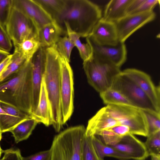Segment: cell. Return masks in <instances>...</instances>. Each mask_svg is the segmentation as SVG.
<instances>
[{
  "instance_id": "6da1fadb",
  "label": "cell",
  "mask_w": 160,
  "mask_h": 160,
  "mask_svg": "<svg viewBox=\"0 0 160 160\" xmlns=\"http://www.w3.org/2000/svg\"><path fill=\"white\" fill-rule=\"evenodd\" d=\"M31 60L25 62L16 72L0 82V102L11 105L31 115Z\"/></svg>"
},
{
  "instance_id": "7a4b0ae2",
  "label": "cell",
  "mask_w": 160,
  "mask_h": 160,
  "mask_svg": "<svg viewBox=\"0 0 160 160\" xmlns=\"http://www.w3.org/2000/svg\"><path fill=\"white\" fill-rule=\"evenodd\" d=\"M102 17L100 8L90 1L66 0L65 9L56 22L63 29L66 22L72 30L86 38Z\"/></svg>"
},
{
  "instance_id": "3957f363",
  "label": "cell",
  "mask_w": 160,
  "mask_h": 160,
  "mask_svg": "<svg viewBox=\"0 0 160 160\" xmlns=\"http://www.w3.org/2000/svg\"><path fill=\"white\" fill-rule=\"evenodd\" d=\"M45 71L42 80L49 106L52 124L59 132L62 127L60 98V56L55 45L46 48Z\"/></svg>"
},
{
  "instance_id": "277c9868",
  "label": "cell",
  "mask_w": 160,
  "mask_h": 160,
  "mask_svg": "<svg viewBox=\"0 0 160 160\" xmlns=\"http://www.w3.org/2000/svg\"><path fill=\"white\" fill-rule=\"evenodd\" d=\"M85 132V127L80 125L56 135L50 148L51 160H81V144Z\"/></svg>"
},
{
  "instance_id": "5b68a950",
  "label": "cell",
  "mask_w": 160,
  "mask_h": 160,
  "mask_svg": "<svg viewBox=\"0 0 160 160\" xmlns=\"http://www.w3.org/2000/svg\"><path fill=\"white\" fill-rule=\"evenodd\" d=\"M83 65L88 82L99 93L110 88L114 78L121 71L120 68L93 55L83 62Z\"/></svg>"
},
{
  "instance_id": "8992f818",
  "label": "cell",
  "mask_w": 160,
  "mask_h": 160,
  "mask_svg": "<svg viewBox=\"0 0 160 160\" xmlns=\"http://www.w3.org/2000/svg\"><path fill=\"white\" fill-rule=\"evenodd\" d=\"M105 107L108 113L119 124L129 128L131 133L147 136L146 120L142 109L128 105H108Z\"/></svg>"
},
{
  "instance_id": "52a82bcc",
  "label": "cell",
  "mask_w": 160,
  "mask_h": 160,
  "mask_svg": "<svg viewBox=\"0 0 160 160\" xmlns=\"http://www.w3.org/2000/svg\"><path fill=\"white\" fill-rule=\"evenodd\" d=\"M110 88L121 93L135 107L160 112L145 93L122 71L115 78Z\"/></svg>"
},
{
  "instance_id": "ba28073f",
  "label": "cell",
  "mask_w": 160,
  "mask_h": 160,
  "mask_svg": "<svg viewBox=\"0 0 160 160\" xmlns=\"http://www.w3.org/2000/svg\"><path fill=\"white\" fill-rule=\"evenodd\" d=\"M5 28L14 46L28 39L37 37V31L30 18L13 6Z\"/></svg>"
},
{
  "instance_id": "9c48e42d",
  "label": "cell",
  "mask_w": 160,
  "mask_h": 160,
  "mask_svg": "<svg viewBox=\"0 0 160 160\" xmlns=\"http://www.w3.org/2000/svg\"><path fill=\"white\" fill-rule=\"evenodd\" d=\"M60 98L63 125L70 119L73 111V78L69 62L60 56Z\"/></svg>"
},
{
  "instance_id": "30bf717a",
  "label": "cell",
  "mask_w": 160,
  "mask_h": 160,
  "mask_svg": "<svg viewBox=\"0 0 160 160\" xmlns=\"http://www.w3.org/2000/svg\"><path fill=\"white\" fill-rule=\"evenodd\" d=\"M86 38L92 48L93 56L96 58L119 68L126 62L127 50L125 42L119 41L115 45L101 44L89 37Z\"/></svg>"
},
{
  "instance_id": "8fae6325",
  "label": "cell",
  "mask_w": 160,
  "mask_h": 160,
  "mask_svg": "<svg viewBox=\"0 0 160 160\" xmlns=\"http://www.w3.org/2000/svg\"><path fill=\"white\" fill-rule=\"evenodd\" d=\"M155 17V13L152 11L127 15L116 22L119 41L125 42L134 32Z\"/></svg>"
},
{
  "instance_id": "7c38bea8",
  "label": "cell",
  "mask_w": 160,
  "mask_h": 160,
  "mask_svg": "<svg viewBox=\"0 0 160 160\" xmlns=\"http://www.w3.org/2000/svg\"><path fill=\"white\" fill-rule=\"evenodd\" d=\"M45 48L40 47L31 60L32 86V114L36 110L39 102L42 79L45 68Z\"/></svg>"
},
{
  "instance_id": "4fadbf2b",
  "label": "cell",
  "mask_w": 160,
  "mask_h": 160,
  "mask_svg": "<svg viewBox=\"0 0 160 160\" xmlns=\"http://www.w3.org/2000/svg\"><path fill=\"white\" fill-rule=\"evenodd\" d=\"M13 6L30 18L37 33L42 27L55 22L35 0H13Z\"/></svg>"
},
{
  "instance_id": "5bb4252c",
  "label": "cell",
  "mask_w": 160,
  "mask_h": 160,
  "mask_svg": "<svg viewBox=\"0 0 160 160\" xmlns=\"http://www.w3.org/2000/svg\"><path fill=\"white\" fill-rule=\"evenodd\" d=\"M135 82L150 99L157 110L160 112V85L155 86L150 76L135 68H127L122 71Z\"/></svg>"
},
{
  "instance_id": "9a60e30c",
  "label": "cell",
  "mask_w": 160,
  "mask_h": 160,
  "mask_svg": "<svg viewBox=\"0 0 160 160\" xmlns=\"http://www.w3.org/2000/svg\"><path fill=\"white\" fill-rule=\"evenodd\" d=\"M111 146L126 155L129 159L145 160L149 156L144 143L131 133L122 136L119 142Z\"/></svg>"
},
{
  "instance_id": "2e32d148",
  "label": "cell",
  "mask_w": 160,
  "mask_h": 160,
  "mask_svg": "<svg viewBox=\"0 0 160 160\" xmlns=\"http://www.w3.org/2000/svg\"><path fill=\"white\" fill-rule=\"evenodd\" d=\"M88 37L101 44L115 45L119 42L115 22L106 21L102 18Z\"/></svg>"
},
{
  "instance_id": "e0dca14e",
  "label": "cell",
  "mask_w": 160,
  "mask_h": 160,
  "mask_svg": "<svg viewBox=\"0 0 160 160\" xmlns=\"http://www.w3.org/2000/svg\"><path fill=\"white\" fill-rule=\"evenodd\" d=\"M0 104L6 113L0 116V128L2 133L10 132L19 123L32 117L9 104L0 102Z\"/></svg>"
},
{
  "instance_id": "ac0fdd59",
  "label": "cell",
  "mask_w": 160,
  "mask_h": 160,
  "mask_svg": "<svg viewBox=\"0 0 160 160\" xmlns=\"http://www.w3.org/2000/svg\"><path fill=\"white\" fill-rule=\"evenodd\" d=\"M118 124H119V122L108 113L104 107L89 120L86 128L85 135L91 137L99 131Z\"/></svg>"
},
{
  "instance_id": "d6986e66",
  "label": "cell",
  "mask_w": 160,
  "mask_h": 160,
  "mask_svg": "<svg viewBox=\"0 0 160 160\" xmlns=\"http://www.w3.org/2000/svg\"><path fill=\"white\" fill-rule=\"evenodd\" d=\"M66 33L56 22L46 25L37 33V38L41 47L47 48L55 45L61 36Z\"/></svg>"
},
{
  "instance_id": "ffe728a7",
  "label": "cell",
  "mask_w": 160,
  "mask_h": 160,
  "mask_svg": "<svg viewBox=\"0 0 160 160\" xmlns=\"http://www.w3.org/2000/svg\"><path fill=\"white\" fill-rule=\"evenodd\" d=\"M132 0H111L106 5L102 18L113 22L127 15V8Z\"/></svg>"
},
{
  "instance_id": "44dd1931",
  "label": "cell",
  "mask_w": 160,
  "mask_h": 160,
  "mask_svg": "<svg viewBox=\"0 0 160 160\" xmlns=\"http://www.w3.org/2000/svg\"><path fill=\"white\" fill-rule=\"evenodd\" d=\"M31 116L38 122L46 126L52 125L50 109L44 86L42 81L39 100L38 106Z\"/></svg>"
},
{
  "instance_id": "7402d4cb",
  "label": "cell",
  "mask_w": 160,
  "mask_h": 160,
  "mask_svg": "<svg viewBox=\"0 0 160 160\" xmlns=\"http://www.w3.org/2000/svg\"><path fill=\"white\" fill-rule=\"evenodd\" d=\"M92 142L95 150L99 157L104 160L105 157H110L120 160H128L124 154L117 151L113 147L105 144L97 135L91 136Z\"/></svg>"
},
{
  "instance_id": "603a6c76",
  "label": "cell",
  "mask_w": 160,
  "mask_h": 160,
  "mask_svg": "<svg viewBox=\"0 0 160 160\" xmlns=\"http://www.w3.org/2000/svg\"><path fill=\"white\" fill-rule=\"evenodd\" d=\"M63 28L66 30L67 36L71 40L75 47L78 49L83 62L90 59L93 55V51L90 44L87 42L86 43H82L80 39L81 36L72 30L66 22L64 23Z\"/></svg>"
},
{
  "instance_id": "cb8c5ba5",
  "label": "cell",
  "mask_w": 160,
  "mask_h": 160,
  "mask_svg": "<svg viewBox=\"0 0 160 160\" xmlns=\"http://www.w3.org/2000/svg\"><path fill=\"white\" fill-rule=\"evenodd\" d=\"M38 123L32 117L22 121L10 130L15 142L18 143L28 138Z\"/></svg>"
},
{
  "instance_id": "d4e9b609",
  "label": "cell",
  "mask_w": 160,
  "mask_h": 160,
  "mask_svg": "<svg viewBox=\"0 0 160 160\" xmlns=\"http://www.w3.org/2000/svg\"><path fill=\"white\" fill-rule=\"evenodd\" d=\"M14 51L19 52L28 61L32 57L41 47L37 37L32 38L14 46Z\"/></svg>"
},
{
  "instance_id": "484cf974",
  "label": "cell",
  "mask_w": 160,
  "mask_h": 160,
  "mask_svg": "<svg viewBox=\"0 0 160 160\" xmlns=\"http://www.w3.org/2000/svg\"><path fill=\"white\" fill-rule=\"evenodd\" d=\"M56 21L64 11L66 0H35Z\"/></svg>"
},
{
  "instance_id": "4316f807",
  "label": "cell",
  "mask_w": 160,
  "mask_h": 160,
  "mask_svg": "<svg viewBox=\"0 0 160 160\" xmlns=\"http://www.w3.org/2000/svg\"><path fill=\"white\" fill-rule=\"evenodd\" d=\"M99 94L103 103L107 105L133 106L122 94L112 88H110Z\"/></svg>"
},
{
  "instance_id": "83f0119b",
  "label": "cell",
  "mask_w": 160,
  "mask_h": 160,
  "mask_svg": "<svg viewBox=\"0 0 160 160\" xmlns=\"http://www.w3.org/2000/svg\"><path fill=\"white\" fill-rule=\"evenodd\" d=\"M81 160H103L98 156L93 146L91 137L85 133L81 144Z\"/></svg>"
},
{
  "instance_id": "f1b7e54d",
  "label": "cell",
  "mask_w": 160,
  "mask_h": 160,
  "mask_svg": "<svg viewBox=\"0 0 160 160\" xmlns=\"http://www.w3.org/2000/svg\"><path fill=\"white\" fill-rule=\"evenodd\" d=\"M12 61L0 76V82L18 71L27 61L18 52L12 54Z\"/></svg>"
},
{
  "instance_id": "f546056e",
  "label": "cell",
  "mask_w": 160,
  "mask_h": 160,
  "mask_svg": "<svg viewBox=\"0 0 160 160\" xmlns=\"http://www.w3.org/2000/svg\"><path fill=\"white\" fill-rule=\"evenodd\" d=\"M55 46L60 55L70 62L71 52L75 47L71 40L67 36L61 37Z\"/></svg>"
},
{
  "instance_id": "4dcf8cb0",
  "label": "cell",
  "mask_w": 160,
  "mask_h": 160,
  "mask_svg": "<svg viewBox=\"0 0 160 160\" xmlns=\"http://www.w3.org/2000/svg\"><path fill=\"white\" fill-rule=\"evenodd\" d=\"M142 110L146 120L148 136L160 130V112L150 110Z\"/></svg>"
},
{
  "instance_id": "1f68e13d",
  "label": "cell",
  "mask_w": 160,
  "mask_h": 160,
  "mask_svg": "<svg viewBox=\"0 0 160 160\" xmlns=\"http://www.w3.org/2000/svg\"><path fill=\"white\" fill-rule=\"evenodd\" d=\"M144 142L149 156H160V130L148 135Z\"/></svg>"
},
{
  "instance_id": "d6a6232c",
  "label": "cell",
  "mask_w": 160,
  "mask_h": 160,
  "mask_svg": "<svg viewBox=\"0 0 160 160\" xmlns=\"http://www.w3.org/2000/svg\"><path fill=\"white\" fill-rule=\"evenodd\" d=\"M102 139L103 142L106 145L112 146L115 145L120 140L121 137L109 129L104 130L97 132L95 135Z\"/></svg>"
},
{
  "instance_id": "836d02e7",
  "label": "cell",
  "mask_w": 160,
  "mask_h": 160,
  "mask_svg": "<svg viewBox=\"0 0 160 160\" xmlns=\"http://www.w3.org/2000/svg\"><path fill=\"white\" fill-rule=\"evenodd\" d=\"M13 6V0H0V22L5 28Z\"/></svg>"
},
{
  "instance_id": "e575fe53",
  "label": "cell",
  "mask_w": 160,
  "mask_h": 160,
  "mask_svg": "<svg viewBox=\"0 0 160 160\" xmlns=\"http://www.w3.org/2000/svg\"><path fill=\"white\" fill-rule=\"evenodd\" d=\"M12 45L5 28L0 22V49L9 52L12 49Z\"/></svg>"
},
{
  "instance_id": "d590c367",
  "label": "cell",
  "mask_w": 160,
  "mask_h": 160,
  "mask_svg": "<svg viewBox=\"0 0 160 160\" xmlns=\"http://www.w3.org/2000/svg\"><path fill=\"white\" fill-rule=\"evenodd\" d=\"M159 3L160 1L158 0H144L138 8L132 14L153 11L154 8Z\"/></svg>"
},
{
  "instance_id": "8d00e7d4",
  "label": "cell",
  "mask_w": 160,
  "mask_h": 160,
  "mask_svg": "<svg viewBox=\"0 0 160 160\" xmlns=\"http://www.w3.org/2000/svg\"><path fill=\"white\" fill-rule=\"evenodd\" d=\"M3 156L2 160H22V156L19 149L11 148L2 150Z\"/></svg>"
},
{
  "instance_id": "74e56055",
  "label": "cell",
  "mask_w": 160,
  "mask_h": 160,
  "mask_svg": "<svg viewBox=\"0 0 160 160\" xmlns=\"http://www.w3.org/2000/svg\"><path fill=\"white\" fill-rule=\"evenodd\" d=\"M51 151L50 149L28 157H22V160H51Z\"/></svg>"
},
{
  "instance_id": "f35d334b",
  "label": "cell",
  "mask_w": 160,
  "mask_h": 160,
  "mask_svg": "<svg viewBox=\"0 0 160 160\" xmlns=\"http://www.w3.org/2000/svg\"><path fill=\"white\" fill-rule=\"evenodd\" d=\"M108 129L122 137L130 133L129 128L122 124H118Z\"/></svg>"
},
{
  "instance_id": "ab89813d",
  "label": "cell",
  "mask_w": 160,
  "mask_h": 160,
  "mask_svg": "<svg viewBox=\"0 0 160 160\" xmlns=\"http://www.w3.org/2000/svg\"><path fill=\"white\" fill-rule=\"evenodd\" d=\"M144 0H132L127 9V15L132 14L139 7Z\"/></svg>"
},
{
  "instance_id": "60d3db41",
  "label": "cell",
  "mask_w": 160,
  "mask_h": 160,
  "mask_svg": "<svg viewBox=\"0 0 160 160\" xmlns=\"http://www.w3.org/2000/svg\"><path fill=\"white\" fill-rule=\"evenodd\" d=\"M12 54H10L0 63V76L12 61Z\"/></svg>"
},
{
  "instance_id": "b9f144b4",
  "label": "cell",
  "mask_w": 160,
  "mask_h": 160,
  "mask_svg": "<svg viewBox=\"0 0 160 160\" xmlns=\"http://www.w3.org/2000/svg\"><path fill=\"white\" fill-rule=\"evenodd\" d=\"M10 54L7 52L0 49V63L7 57Z\"/></svg>"
},
{
  "instance_id": "7bdbcfd3",
  "label": "cell",
  "mask_w": 160,
  "mask_h": 160,
  "mask_svg": "<svg viewBox=\"0 0 160 160\" xmlns=\"http://www.w3.org/2000/svg\"><path fill=\"white\" fill-rule=\"evenodd\" d=\"M151 156V160H160V156L152 155Z\"/></svg>"
},
{
  "instance_id": "ee69618b",
  "label": "cell",
  "mask_w": 160,
  "mask_h": 160,
  "mask_svg": "<svg viewBox=\"0 0 160 160\" xmlns=\"http://www.w3.org/2000/svg\"><path fill=\"white\" fill-rule=\"evenodd\" d=\"M6 114V112L2 109L0 104V116L2 115Z\"/></svg>"
},
{
  "instance_id": "f6af8a7d",
  "label": "cell",
  "mask_w": 160,
  "mask_h": 160,
  "mask_svg": "<svg viewBox=\"0 0 160 160\" xmlns=\"http://www.w3.org/2000/svg\"><path fill=\"white\" fill-rule=\"evenodd\" d=\"M2 132L1 131L0 128V141H1V138H2Z\"/></svg>"
},
{
  "instance_id": "bcb514c9",
  "label": "cell",
  "mask_w": 160,
  "mask_h": 160,
  "mask_svg": "<svg viewBox=\"0 0 160 160\" xmlns=\"http://www.w3.org/2000/svg\"><path fill=\"white\" fill-rule=\"evenodd\" d=\"M2 150L1 149V147H0V157H1V154L2 153Z\"/></svg>"
},
{
  "instance_id": "7dc6e473",
  "label": "cell",
  "mask_w": 160,
  "mask_h": 160,
  "mask_svg": "<svg viewBox=\"0 0 160 160\" xmlns=\"http://www.w3.org/2000/svg\"><path fill=\"white\" fill-rule=\"evenodd\" d=\"M0 160H2V159H0Z\"/></svg>"
}]
</instances>
